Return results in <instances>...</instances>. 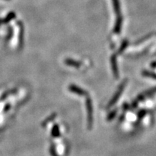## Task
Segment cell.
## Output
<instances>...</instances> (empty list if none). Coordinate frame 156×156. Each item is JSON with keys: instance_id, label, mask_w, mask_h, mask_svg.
Wrapping results in <instances>:
<instances>
[{"instance_id": "4fadbf2b", "label": "cell", "mask_w": 156, "mask_h": 156, "mask_svg": "<svg viewBox=\"0 0 156 156\" xmlns=\"http://www.w3.org/2000/svg\"><path fill=\"white\" fill-rule=\"evenodd\" d=\"M51 154H52V155L53 156H59L58 155H57V152H56V151H55V150H54V148H51Z\"/></svg>"}, {"instance_id": "8992f818", "label": "cell", "mask_w": 156, "mask_h": 156, "mask_svg": "<svg viewBox=\"0 0 156 156\" xmlns=\"http://www.w3.org/2000/svg\"><path fill=\"white\" fill-rule=\"evenodd\" d=\"M65 64L69 67H72L75 68H79L81 66V63L78 61L72 60V59H67L65 60Z\"/></svg>"}, {"instance_id": "277c9868", "label": "cell", "mask_w": 156, "mask_h": 156, "mask_svg": "<svg viewBox=\"0 0 156 156\" xmlns=\"http://www.w3.org/2000/svg\"><path fill=\"white\" fill-rule=\"evenodd\" d=\"M111 63H112V72L114 75V78H119V69H118V64H117V59H116V55H112V58H111Z\"/></svg>"}, {"instance_id": "7a4b0ae2", "label": "cell", "mask_w": 156, "mask_h": 156, "mask_svg": "<svg viewBox=\"0 0 156 156\" xmlns=\"http://www.w3.org/2000/svg\"><path fill=\"white\" fill-rule=\"evenodd\" d=\"M126 85H127V80H124V81L122 83L119 85V88L117 89V90H116L115 94H114V96L112 97V100L109 101V103L108 104V106H107L108 108H112L113 106L115 105L116 102L119 100L120 96L122 95L124 90L125 87H126Z\"/></svg>"}, {"instance_id": "52a82bcc", "label": "cell", "mask_w": 156, "mask_h": 156, "mask_svg": "<svg viewBox=\"0 0 156 156\" xmlns=\"http://www.w3.org/2000/svg\"><path fill=\"white\" fill-rule=\"evenodd\" d=\"M113 8L116 15H121V7H120L119 0H112Z\"/></svg>"}, {"instance_id": "3957f363", "label": "cell", "mask_w": 156, "mask_h": 156, "mask_svg": "<svg viewBox=\"0 0 156 156\" xmlns=\"http://www.w3.org/2000/svg\"><path fill=\"white\" fill-rule=\"evenodd\" d=\"M68 88H69V90H70L72 93L78 95L80 96H87V94H88L87 91H85V90L81 88V87H78V85H70Z\"/></svg>"}, {"instance_id": "ba28073f", "label": "cell", "mask_w": 156, "mask_h": 156, "mask_svg": "<svg viewBox=\"0 0 156 156\" xmlns=\"http://www.w3.org/2000/svg\"><path fill=\"white\" fill-rule=\"evenodd\" d=\"M142 76L146 77V78H152L153 79V80H156V73L153 72L145 70L142 72Z\"/></svg>"}, {"instance_id": "9c48e42d", "label": "cell", "mask_w": 156, "mask_h": 156, "mask_svg": "<svg viewBox=\"0 0 156 156\" xmlns=\"http://www.w3.org/2000/svg\"><path fill=\"white\" fill-rule=\"evenodd\" d=\"M128 45H129L128 40L124 41L122 42V44H121V47H120L119 50V54L122 53V52L125 50V48H126L127 46H128Z\"/></svg>"}, {"instance_id": "5b68a950", "label": "cell", "mask_w": 156, "mask_h": 156, "mask_svg": "<svg viewBox=\"0 0 156 156\" xmlns=\"http://www.w3.org/2000/svg\"><path fill=\"white\" fill-rule=\"evenodd\" d=\"M122 23H123V17L122 15H118L116 17L115 25L114 27V33L116 34H119L122 28Z\"/></svg>"}, {"instance_id": "8fae6325", "label": "cell", "mask_w": 156, "mask_h": 156, "mask_svg": "<svg viewBox=\"0 0 156 156\" xmlns=\"http://www.w3.org/2000/svg\"><path fill=\"white\" fill-rule=\"evenodd\" d=\"M145 114H146V112H145V110H142L138 113V117H139V119H141V118H142Z\"/></svg>"}, {"instance_id": "7c38bea8", "label": "cell", "mask_w": 156, "mask_h": 156, "mask_svg": "<svg viewBox=\"0 0 156 156\" xmlns=\"http://www.w3.org/2000/svg\"><path fill=\"white\" fill-rule=\"evenodd\" d=\"M60 132H59V127L55 126L54 128V136H59L60 135Z\"/></svg>"}, {"instance_id": "30bf717a", "label": "cell", "mask_w": 156, "mask_h": 156, "mask_svg": "<svg viewBox=\"0 0 156 156\" xmlns=\"http://www.w3.org/2000/svg\"><path fill=\"white\" fill-rule=\"evenodd\" d=\"M116 114H117V110H114V111H112V112H110V114H109L108 116H107V120L108 121H111V120L114 119V117H115Z\"/></svg>"}, {"instance_id": "6da1fadb", "label": "cell", "mask_w": 156, "mask_h": 156, "mask_svg": "<svg viewBox=\"0 0 156 156\" xmlns=\"http://www.w3.org/2000/svg\"><path fill=\"white\" fill-rule=\"evenodd\" d=\"M85 107L87 111V126L88 130H91L93 126V106L90 98L87 97L85 100Z\"/></svg>"}]
</instances>
